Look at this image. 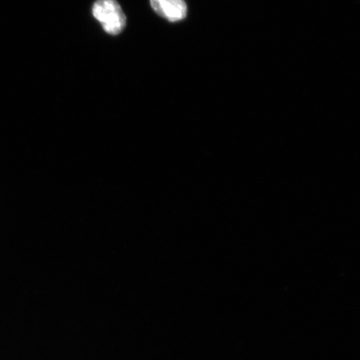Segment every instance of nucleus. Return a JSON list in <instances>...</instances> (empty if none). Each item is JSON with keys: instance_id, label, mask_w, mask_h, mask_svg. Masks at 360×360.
<instances>
[{"instance_id": "1", "label": "nucleus", "mask_w": 360, "mask_h": 360, "mask_svg": "<svg viewBox=\"0 0 360 360\" xmlns=\"http://www.w3.org/2000/svg\"><path fill=\"white\" fill-rule=\"evenodd\" d=\"M93 15L108 34H119L125 28L126 16L116 0H97L93 6Z\"/></svg>"}, {"instance_id": "2", "label": "nucleus", "mask_w": 360, "mask_h": 360, "mask_svg": "<svg viewBox=\"0 0 360 360\" xmlns=\"http://www.w3.org/2000/svg\"><path fill=\"white\" fill-rule=\"evenodd\" d=\"M153 10L170 22L180 21L187 16L188 8L184 0H150Z\"/></svg>"}]
</instances>
